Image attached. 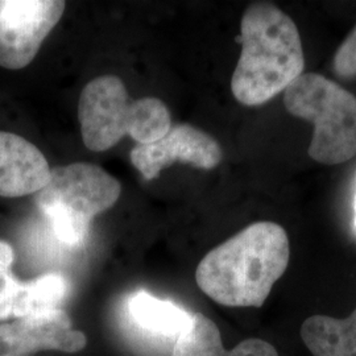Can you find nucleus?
<instances>
[{
  "label": "nucleus",
  "mask_w": 356,
  "mask_h": 356,
  "mask_svg": "<svg viewBox=\"0 0 356 356\" xmlns=\"http://www.w3.org/2000/svg\"><path fill=\"white\" fill-rule=\"evenodd\" d=\"M289 257L286 231L273 222H257L206 254L195 281L216 304L260 307L285 273Z\"/></svg>",
  "instance_id": "f257e3e1"
},
{
  "label": "nucleus",
  "mask_w": 356,
  "mask_h": 356,
  "mask_svg": "<svg viewBox=\"0 0 356 356\" xmlns=\"http://www.w3.org/2000/svg\"><path fill=\"white\" fill-rule=\"evenodd\" d=\"M242 53L231 79L235 99L260 106L304 74L301 36L292 19L272 4H254L241 23Z\"/></svg>",
  "instance_id": "f03ea898"
},
{
  "label": "nucleus",
  "mask_w": 356,
  "mask_h": 356,
  "mask_svg": "<svg viewBox=\"0 0 356 356\" xmlns=\"http://www.w3.org/2000/svg\"><path fill=\"white\" fill-rule=\"evenodd\" d=\"M289 114L314 126L309 156L337 165L356 154V98L326 76L304 73L284 91Z\"/></svg>",
  "instance_id": "7ed1b4c3"
},
{
  "label": "nucleus",
  "mask_w": 356,
  "mask_h": 356,
  "mask_svg": "<svg viewBox=\"0 0 356 356\" xmlns=\"http://www.w3.org/2000/svg\"><path fill=\"white\" fill-rule=\"evenodd\" d=\"M120 193V182L101 166L74 163L51 169L36 202L47 218L67 216L90 227L95 216L116 204Z\"/></svg>",
  "instance_id": "20e7f679"
},
{
  "label": "nucleus",
  "mask_w": 356,
  "mask_h": 356,
  "mask_svg": "<svg viewBox=\"0 0 356 356\" xmlns=\"http://www.w3.org/2000/svg\"><path fill=\"white\" fill-rule=\"evenodd\" d=\"M65 8L61 0L0 1V66L19 70L31 64Z\"/></svg>",
  "instance_id": "39448f33"
},
{
  "label": "nucleus",
  "mask_w": 356,
  "mask_h": 356,
  "mask_svg": "<svg viewBox=\"0 0 356 356\" xmlns=\"http://www.w3.org/2000/svg\"><path fill=\"white\" fill-rule=\"evenodd\" d=\"M131 102L123 81L102 76L90 81L78 101L81 135L86 148L104 152L128 135Z\"/></svg>",
  "instance_id": "423d86ee"
},
{
  "label": "nucleus",
  "mask_w": 356,
  "mask_h": 356,
  "mask_svg": "<svg viewBox=\"0 0 356 356\" xmlns=\"http://www.w3.org/2000/svg\"><path fill=\"white\" fill-rule=\"evenodd\" d=\"M222 148L209 134L191 124L172 126L163 139L152 144H138L131 151V161L147 181L175 163L214 169L222 161Z\"/></svg>",
  "instance_id": "0eeeda50"
},
{
  "label": "nucleus",
  "mask_w": 356,
  "mask_h": 356,
  "mask_svg": "<svg viewBox=\"0 0 356 356\" xmlns=\"http://www.w3.org/2000/svg\"><path fill=\"white\" fill-rule=\"evenodd\" d=\"M86 344V335L74 330L69 316L60 309L0 323V356H33L49 350L73 354Z\"/></svg>",
  "instance_id": "6e6552de"
},
{
  "label": "nucleus",
  "mask_w": 356,
  "mask_h": 356,
  "mask_svg": "<svg viewBox=\"0 0 356 356\" xmlns=\"http://www.w3.org/2000/svg\"><path fill=\"white\" fill-rule=\"evenodd\" d=\"M51 168L36 145L0 131V197L38 194L51 178Z\"/></svg>",
  "instance_id": "1a4fd4ad"
},
{
  "label": "nucleus",
  "mask_w": 356,
  "mask_h": 356,
  "mask_svg": "<svg viewBox=\"0 0 356 356\" xmlns=\"http://www.w3.org/2000/svg\"><path fill=\"white\" fill-rule=\"evenodd\" d=\"M172 356H279L276 348L261 339H247L226 351L216 323L194 313L189 329L176 339Z\"/></svg>",
  "instance_id": "9d476101"
},
{
  "label": "nucleus",
  "mask_w": 356,
  "mask_h": 356,
  "mask_svg": "<svg viewBox=\"0 0 356 356\" xmlns=\"http://www.w3.org/2000/svg\"><path fill=\"white\" fill-rule=\"evenodd\" d=\"M128 313L141 330L172 339H177L188 330L193 319V314L186 309L172 301L160 300L145 291L131 296Z\"/></svg>",
  "instance_id": "9b49d317"
},
{
  "label": "nucleus",
  "mask_w": 356,
  "mask_h": 356,
  "mask_svg": "<svg viewBox=\"0 0 356 356\" xmlns=\"http://www.w3.org/2000/svg\"><path fill=\"white\" fill-rule=\"evenodd\" d=\"M301 338L313 356H356V309L344 319L309 317Z\"/></svg>",
  "instance_id": "f8f14e48"
},
{
  "label": "nucleus",
  "mask_w": 356,
  "mask_h": 356,
  "mask_svg": "<svg viewBox=\"0 0 356 356\" xmlns=\"http://www.w3.org/2000/svg\"><path fill=\"white\" fill-rule=\"evenodd\" d=\"M69 292V281L60 273H47L22 282L13 307V317L26 318L57 310Z\"/></svg>",
  "instance_id": "ddd939ff"
},
{
  "label": "nucleus",
  "mask_w": 356,
  "mask_h": 356,
  "mask_svg": "<svg viewBox=\"0 0 356 356\" xmlns=\"http://www.w3.org/2000/svg\"><path fill=\"white\" fill-rule=\"evenodd\" d=\"M172 128L165 103L157 98H143L131 103L128 135L140 145L163 139Z\"/></svg>",
  "instance_id": "4468645a"
},
{
  "label": "nucleus",
  "mask_w": 356,
  "mask_h": 356,
  "mask_svg": "<svg viewBox=\"0 0 356 356\" xmlns=\"http://www.w3.org/2000/svg\"><path fill=\"white\" fill-rule=\"evenodd\" d=\"M334 72L342 78L356 76V26L334 56Z\"/></svg>",
  "instance_id": "2eb2a0df"
},
{
  "label": "nucleus",
  "mask_w": 356,
  "mask_h": 356,
  "mask_svg": "<svg viewBox=\"0 0 356 356\" xmlns=\"http://www.w3.org/2000/svg\"><path fill=\"white\" fill-rule=\"evenodd\" d=\"M20 284L22 282L10 270L0 273V321L13 316V307Z\"/></svg>",
  "instance_id": "dca6fc26"
},
{
  "label": "nucleus",
  "mask_w": 356,
  "mask_h": 356,
  "mask_svg": "<svg viewBox=\"0 0 356 356\" xmlns=\"http://www.w3.org/2000/svg\"><path fill=\"white\" fill-rule=\"evenodd\" d=\"M15 254L11 244L0 241V273L8 272L13 264Z\"/></svg>",
  "instance_id": "f3484780"
},
{
  "label": "nucleus",
  "mask_w": 356,
  "mask_h": 356,
  "mask_svg": "<svg viewBox=\"0 0 356 356\" xmlns=\"http://www.w3.org/2000/svg\"><path fill=\"white\" fill-rule=\"evenodd\" d=\"M355 227H356V195H355Z\"/></svg>",
  "instance_id": "a211bd4d"
}]
</instances>
